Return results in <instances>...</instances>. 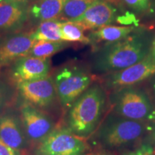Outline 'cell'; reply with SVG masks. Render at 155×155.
<instances>
[{"instance_id":"1","label":"cell","mask_w":155,"mask_h":155,"mask_svg":"<svg viewBox=\"0 0 155 155\" xmlns=\"http://www.w3.org/2000/svg\"><path fill=\"white\" fill-rule=\"evenodd\" d=\"M150 32L137 29L123 40L105 44L95 51L93 68L107 74L130 67L142 61L151 52Z\"/></svg>"},{"instance_id":"2","label":"cell","mask_w":155,"mask_h":155,"mask_svg":"<svg viewBox=\"0 0 155 155\" xmlns=\"http://www.w3.org/2000/svg\"><path fill=\"white\" fill-rule=\"evenodd\" d=\"M106 100L105 88L101 83H93L66 111L68 129L83 139L91 137L101 124Z\"/></svg>"},{"instance_id":"3","label":"cell","mask_w":155,"mask_h":155,"mask_svg":"<svg viewBox=\"0 0 155 155\" xmlns=\"http://www.w3.org/2000/svg\"><path fill=\"white\" fill-rule=\"evenodd\" d=\"M98 139L108 150H115L133 144L142 139L149 131L147 121H136L111 114L99 126Z\"/></svg>"},{"instance_id":"4","label":"cell","mask_w":155,"mask_h":155,"mask_svg":"<svg viewBox=\"0 0 155 155\" xmlns=\"http://www.w3.org/2000/svg\"><path fill=\"white\" fill-rule=\"evenodd\" d=\"M52 77L58 101L65 111L94 83V76L90 71L79 63L65 64Z\"/></svg>"},{"instance_id":"5","label":"cell","mask_w":155,"mask_h":155,"mask_svg":"<svg viewBox=\"0 0 155 155\" xmlns=\"http://www.w3.org/2000/svg\"><path fill=\"white\" fill-rule=\"evenodd\" d=\"M112 92L111 103L114 114L136 121L155 119V110L152 101L144 90L134 86Z\"/></svg>"},{"instance_id":"6","label":"cell","mask_w":155,"mask_h":155,"mask_svg":"<svg viewBox=\"0 0 155 155\" xmlns=\"http://www.w3.org/2000/svg\"><path fill=\"white\" fill-rule=\"evenodd\" d=\"M86 150L85 139L77 137L68 128H55L36 144L34 154L83 155Z\"/></svg>"},{"instance_id":"7","label":"cell","mask_w":155,"mask_h":155,"mask_svg":"<svg viewBox=\"0 0 155 155\" xmlns=\"http://www.w3.org/2000/svg\"><path fill=\"white\" fill-rule=\"evenodd\" d=\"M155 75V58L152 53L142 61L121 71L104 74L103 86L108 91L119 90L126 87L137 86Z\"/></svg>"},{"instance_id":"8","label":"cell","mask_w":155,"mask_h":155,"mask_svg":"<svg viewBox=\"0 0 155 155\" xmlns=\"http://www.w3.org/2000/svg\"><path fill=\"white\" fill-rule=\"evenodd\" d=\"M35 42L34 28L0 36V68L28 56Z\"/></svg>"},{"instance_id":"9","label":"cell","mask_w":155,"mask_h":155,"mask_svg":"<svg viewBox=\"0 0 155 155\" xmlns=\"http://www.w3.org/2000/svg\"><path fill=\"white\" fill-rule=\"evenodd\" d=\"M21 96L27 103L37 108H48L58 98L51 75L17 84Z\"/></svg>"},{"instance_id":"10","label":"cell","mask_w":155,"mask_h":155,"mask_svg":"<svg viewBox=\"0 0 155 155\" xmlns=\"http://www.w3.org/2000/svg\"><path fill=\"white\" fill-rule=\"evenodd\" d=\"M20 115L27 137L34 143L38 144L55 129L49 116L27 102L20 107Z\"/></svg>"},{"instance_id":"11","label":"cell","mask_w":155,"mask_h":155,"mask_svg":"<svg viewBox=\"0 0 155 155\" xmlns=\"http://www.w3.org/2000/svg\"><path fill=\"white\" fill-rule=\"evenodd\" d=\"M118 9L106 0H96L78 19L73 21L80 25L85 30H98L116 22Z\"/></svg>"},{"instance_id":"12","label":"cell","mask_w":155,"mask_h":155,"mask_svg":"<svg viewBox=\"0 0 155 155\" xmlns=\"http://www.w3.org/2000/svg\"><path fill=\"white\" fill-rule=\"evenodd\" d=\"M50 71V58L25 56L12 64L10 75L13 81L18 84L47 78Z\"/></svg>"},{"instance_id":"13","label":"cell","mask_w":155,"mask_h":155,"mask_svg":"<svg viewBox=\"0 0 155 155\" xmlns=\"http://www.w3.org/2000/svg\"><path fill=\"white\" fill-rule=\"evenodd\" d=\"M28 3L0 2V36L26 29L29 22Z\"/></svg>"},{"instance_id":"14","label":"cell","mask_w":155,"mask_h":155,"mask_svg":"<svg viewBox=\"0 0 155 155\" xmlns=\"http://www.w3.org/2000/svg\"><path fill=\"white\" fill-rule=\"evenodd\" d=\"M66 0H35L29 5V22L38 25L44 21L58 19Z\"/></svg>"},{"instance_id":"15","label":"cell","mask_w":155,"mask_h":155,"mask_svg":"<svg viewBox=\"0 0 155 155\" xmlns=\"http://www.w3.org/2000/svg\"><path fill=\"white\" fill-rule=\"evenodd\" d=\"M0 139L20 154L24 151L26 139L22 128L12 116L7 115L0 118Z\"/></svg>"},{"instance_id":"16","label":"cell","mask_w":155,"mask_h":155,"mask_svg":"<svg viewBox=\"0 0 155 155\" xmlns=\"http://www.w3.org/2000/svg\"><path fill=\"white\" fill-rule=\"evenodd\" d=\"M137 26H108L104 27L91 32L88 36L90 43L104 45L123 40L134 31Z\"/></svg>"},{"instance_id":"17","label":"cell","mask_w":155,"mask_h":155,"mask_svg":"<svg viewBox=\"0 0 155 155\" xmlns=\"http://www.w3.org/2000/svg\"><path fill=\"white\" fill-rule=\"evenodd\" d=\"M61 22L59 19L44 21L34 28V38L36 41H63L61 39Z\"/></svg>"},{"instance_id":"18","label":"cell","mask_w":155,"mask_h":155,"mask_svg":"<svg viewBox=\"0 0 155 155\" xmlns=\"http://www.w3.org/2000/svg\"><path fill=\"white\" fill-rule=\"evenodd\" d=\"M69 45V42L65 41H36L28 56L50 58L58 52L65 49Z\"/></svg>"},{"instance_id":"19","label":"cell","mask_w":155,"mask_h":155,"mask_svg":"<svg viewBox=\"0 0 155 155\" xmlns=\"http://www.w3.org/2000/svg\"><path fill=\"white\" fill-rule=\"evenodd\" d=\"M96 0H66L63 6L61 21H74L83 15L89 7Z\"/></svg>"},{"instance_id":"20","label":"cell","mask_w":155,"mask_h":155,"mask_svg":"<svg viewBox=\"0 0 155 155\" xmlns=\"http://www.w3.org/2000/svg\"><path fill=\"white\" fill-rule=\"evenodd\" d=\"M61 30L63 41L83 44L90 43L88 37L84 35L85 30L76 22L73 21H62Z\"/></svg>"},{"instance_id":"21","label":"cell","mask_w":155,"mask_h":155,"mask_svg":"<svg viewBox=\"0 0 155 155\" xmlns=\"http://www.w3.org/2000/svg\"><path fill=\"white\" fill-rule=\"evenodd\" d=\"M128 8L139 14H143L150 9V0H120Z\"/></svg>"},{"instance_id":"22","label":"cell","mask_w":155,"mask_h":155,"mask_svg":"<svg viewBox=\"0 0 155 155\" xmlns=\"http://www.w3.org/2000/svg\"><path fill=\"white\" fill-rule=\"evenodd\" d=\"M136 22L137 20H136L134 15L132 13L129 12H127L124 15H122V16H119L116 19V22L126 25L133 24V23H136Z\"/></svg>"},{"instance_id":"23","label":"cell","mask_w":155,"mask_h":155,"mask_svg":"<svg viewBox=\"0 0 155 155\" xmlns=\"http://www.w3.org/2000/svg\"><path fill=\"white\" fill-rule=\"evenodd\" d=\"M0 155H21V154L12 150L0 139Z\"/></svg>"},{"instance_id":"24","label":"cell","mask_w":155,"mask_h":155,"mask_svg":"<svg viewBox=\"0 0 155 155\" xmlns=\"http://www.w3.org/2000/svg\"><path fill=\"white\" fill-rule=\"evenodd\" d=\"M127 155H154V150L148 146H143Z\"/></svg>"},{"instance_id":"25","label":"cell","mask_w":155,"mask_h":155,"mask_svg":"<svg viewBox=\"0 0 155 155\" xmlns=\"http://www.w3.org/2000/svg\"><path fill=\"white\" fill-rule=\"evenodd\" d=\"M35 0H0V2H22L30 4Z\"/></svg>"},{"instance_id":"26","label":"cell","mask_w":155,"mask_h":155,"mask_svg":"<svg viewBox=\"0 0 155 155\" xmlns=\"http://www.w3.org/2000/svg\"><path fill=\"white\" fill-rule=\"evenodd\" d=\"M151 53H152L153 57L155 58V38H154V40L152 41V48H151Z\"/></svg>"},{"instance_id":"27","label":"cell","mask_w":155,"mask_h":155,"mask_svg":"<svg viewBox=\"0 0 155 155\" xmlns=\"http://www.w3.org/2000/svg\"><path fill=\"white\" fill-rule=\"evenodd\" d=\"M153 77H154V82H153V83H152V88H153V93H154V98H155V77H154V75Z\"/></svg>"},{"instance_id":"28","label":"cell","mask_w":155,"mask_h":155,"mask_svg":"<svg viewBox=\"0 0 155 155\" xmlns=\"http://www.w3.org/2000/svg\"><path fill=\"white\" fill-rule=\"evenodd\" d=\"M106 1L109 2H111L112 4H117L119 2L120 0H106Z\"/></svg>"},{"instance_id":"29","label":"cell","mask_w":155,"mask_h":155,"mask_svg":"<svg viewBox=\"0 0 155 155\" xmlns=\"http://www.w3.org/2000/svg\"><path fill=\"white\" fill-rule=\"evenodd\" d=\"M153 139H154V140L155 141V129H154V132H153Z\"/></svg>"},{"instance_id":"30","label":"cell","mask_w":155,"mask_h":155,"mask_svg":"<svg viewBox=\"0 0 155 155\" xmlns=\"http://www.w3.org/2000/svg\"><path fill=\"white\" fill-rule=\"evenodd\" d=\"M154 155H155V147H154Z\"/></svg>"},{"instance_id":"31","label":"cell","mask_w":155,"mask_h":155,"mask_svg":"<svg viewBox=\"0 0 155 155\" xmlns=\"http://www.w3.org/2000/svg\"><path fill=\"white\" fill-rule=\"evenodd\" d=\"M103 155H107V154H103Z\"/></svg>"}]
</instances>
